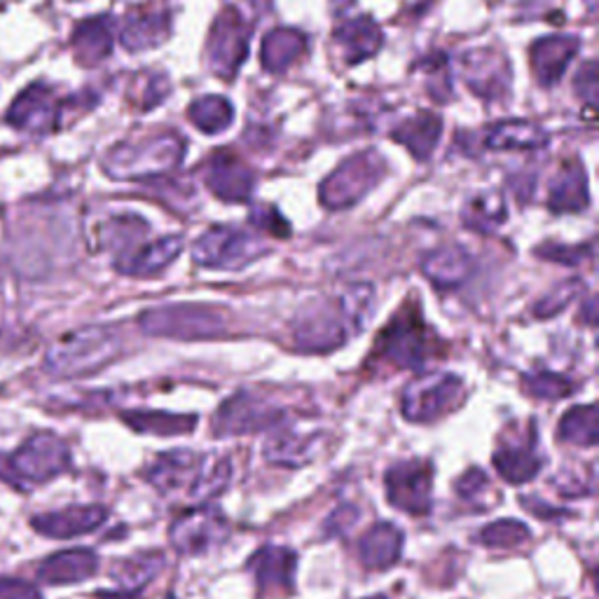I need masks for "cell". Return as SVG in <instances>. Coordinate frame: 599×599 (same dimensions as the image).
<instances>
[{
    "instance_id": "obj_19",
    "label": "cell",
    "mask_w": 599,
    "mask_h": 599,
    "mask_svg": "<svg viewBox=\"0 0 599 599\" xmlns=\"http://www.w3.org/2000/svg\"><path fill=\"white\" fill-rule=\"evenodd\" d=\"M579 38L573 35H548L534 42L529 52L534 78L539 80L541 88H552L565 75L567 67L579 54Z\"/></svg>"
},
{
    "instance_id": "obj_17",
    "label": "cell",
    "mask_w": 599,
    "mask_h": 599,
    "mask_svg": "<svg viewBox=\"0 0 599 599\" xmlns=\"http://www.w3.org/2000/svg\"><path fill=\"white\" fill-rule=\"evenodd\" d=\"M248 567L263 597H280L293 592L297 560L288 548L265 546L253 555Z\"/></svg>"
},
{
    "instance_id": "obj_23",
    "label": "cell",
    "mask_w": 599,
    "mask_h": 599,
    "mask_svg": "<svg viewBox=\"0 0 599 599\" xmlns=\"http://www.w3.org/2000/svg\"><path fill=\"white\" fill-rule=\"evenodd\" d=\"M73 54L82 67H97L113 52V19L111 17H92L78 24L71 38Z\"/></svg>"
},
{
    "instance_id": "obj_29",
    "label": "cell",
    "mask_w": 599,
    "mask_h": 599,
    "mask_svg": "<svg viewBox=\"0 0 599 599\" xmlns=\"http://www.w3.org/2000/svg\"><path fill=\"white\" fill-rule=\"evenodd\" d=\"M440 134H443V122L438 115L429 113V111H422L417 115H413L410 120H405L403 124H398L394 130V139L410 150V153L415 155V160L419 162H426L432 155L434 150L440 141Z\"/></svg>"
},
{
    "instance_id": "obj_1",
    "label": "cell",
    "mask_w": 599,
    "mask_h": 599,
    "mask_svg": "<svg viewBox=\"0 0 599 599\" xmlns=\"http://www.w3.org/2000/svg\"><path fill=\"white\" fill-rule=\"evenodd\" d=\"M148 478L160 491H164V495L185 489L187 501L200 506L213 497H219L225 489L230 478V464L225 457L174 449V453H164L155 459V464L150 466Z\"/></svg>"
},
{
    "instance_id": "obj_28",
    "label": "cell",
    "mask_w": 599,
    "mask_h": 599,
    "mask_svg": "<svg viewBox=\"0 0 599 599\" xmlns=\"http://www.w3.org/2000/svg\"><path fill=\"white\" fill-rule=\"evenodd\" d=\"M335 40L347 63H361L379 50L382 29L370 17H354L335 29Z\"/></svg>"
},
{
    "instance_id": "obj_35",
    "label": "cell",
    "mask_w": 599,
    "mask_h": 599,
    "mask_svg": "<svg viewBox=\"0 0 599 599\" xmlns=\"http://www.w3.org/2000/svg\"><path fill=\"white\" fill-rule=\"evenodd\" d=\"M506 221V204L499 192H485L480 197H474L464 209V223L470 230L491 232Z\"/></svg>"
},
{
    "instance_id": "obj_32",
    "label": "cell",
    "mask_w": 599,
    "mask_h": 599,
    "mask_svg": "<svg viewBox=\"0 0 599 599\" xmlns=\"http://www.w3.org/2000/svg\"><path fill=\"white\" fill-rule=\"evenodd\" d=\"M318 447V434L316 432H305L300 434L297 426H288V429L280 432L270 438L265 445V455L274 464L284 466H303L312 461L314 453Z\"/></svg>"
},
{
    "instance_id": "obj_42",
    "label": "cell",
    "mask_w": 599,
    "mask_h": 599,
    "mask_svg": "<svg viewBox=\"0 0 599 599\" xmlns=\"http://www.w3.org/2000/svg\"><path fill=\"white\" fill-rule=\"evenodd\" d=\"M529 539V529L518 520H499L483 529L480 541L485 546L506 548V546H520Z\"/></svg>"
},
{
    "instance_id": "obj_14",
    "label": "cell",
    "mask_w": 599,
    "mask_h": 599,
    "mask_svg": "<svg viewBox=\"0 0 599 599\" xmlns=\"http://www.w3.org/2000/svg\"><path fill=\"white\" fill-rule=\"evenodd\" d=\"M227 534V520L219 508L195 506L171 527V544L185 555H200L213 544H221Z\"/></svg>"
},
{
    "instance_id": "obj_3",
    "label": "cell",
    "mask_w": 599,
    "mask_h": 599,
    "mask_svg": "<svg viewBox=\"0 0 599 599\" xmlns=\"http://www.w3.org/2000/svg\"><path fill=\"white\" fill-rule=\"evenodd\" d=\"M122 342L113 328L92 326L61 337L45 356V370L54 377H84L120 356Z\"/></svg>"
},
{
    "instance_id": "obj_41",
    "label": "cell",
    "mask_w": 599,
    "mask_h": 599,
    "mask_svg": "<svg viewBox=\"0 0 599 599\" xmlns=\"http://www.w3.org/2000/svg\"><path fill=\"white\" fill-rule=\"evenodd\" d=\"M525 389L537 396V398H546V400H558L565 396H571L573 384L555 373H537V375H527L525 377Z\"/></svg>"
},
{
    "instance_id": "obj_27",
    "label": "cell",
    "mask_w": 599,
    "mask_h": 599,
    "mask_svg": "<svg viewBox=\"0 0 599 599\" xmlns=\"http://www.w3.org/2000/svg\"><path fill=\"white\" fill-rule=\"evenodd\" d=\"M99 569V560L92 550H63L52 555L45 562L38 567V579L52 583V586H61V583H78L90 579L94 576V571Z\"/></svg>"
},
{
    "instance_id": "obj_12",
    "label": "cell",
    "mask_w": 599,
    "mask_h": 599,
    "mask_svg": "<svg viewBox=\"0 0 599 599\" xmlns=\"http://www.w3.org/2000/svg\"><path fill=\"white\" fill-rule=\"evenodd\" d=\"M349 324L339 305L316 303L297 316L293 337L297 349L303 352H331L339 345H345L349 337Z\"/></svg>"
},
{
    "instance_id": "obj_33",
    "label": "cell",
    "mask_w": 599,
    "mask_h": 599,
    "mask_svg": "<svg viewBox=\"0 0 599 599\" xmlns=\"http://www.w3.org/2000/svg\"><path fill=\"white\" fill-rule=\"evenodd\" d=\"M307 48L305 33L297 29H274L265 35L261 48V63L270 73H282L303 57Z\"/></svg>"
},
{
    "instance_id": "obj_4",
    "label": "cell",
    "mask_w": 599,
    "mask_h": 599,
    "mask_svg": "<svg viewBox=\"0 0 599 599\" xmlns=\"http://www.w3.org/2000/svg\"><path fill=\"white\" fill-rule=\"evenodd\" d=\"M436 354V335L417 307H405L377 337L373 356L394 368H422Z\"/></svg>"
},
{
    "instance_id": "obj_37",
    "label": "cell",
    "mask_w": 599,
    "mask_h": 599,
    "mask_svg": "<svg viewBox=\"0 0 599 599\" xmlns=\"http://www.w3.org/2000/svg\"><path fill=\"white\" fill-rule=\"evenodd\" d=\"M562 443L581 445V447H595L597 445V410L595 405H583V408L569 410L558 432Z\"/></svg>"
},
{
    "instance_id": "obj_7",
    "label": "cell",
    "mask_w": 599,
    "mask_h": 599,
    "mask_svg": "<svg viewBox=\"0 0 599 599\" xmlns=\"http://www.w3.org/2000/svg\"><path fill=\"white\" fill-rule=\"evenodd\" d=\"M263 253H265L263 240L230 225L211 227L195 242V246H192V258H195V263L209 270H230V272L244 270L253 261H258Z\"/></svg>"
},
{
    "instance_id": "obj_8",
    "label": "cell",
    "mask_w": 599,
    "mask_h": 599,
    "mask_svg": "<svg viewBox=\"0 0 599 599\" xmlns=\"http://www.w3.org/2000/svg\"><path fill=\"white\" fill-rule=\"evenodd\" d=\"M466 396L464 382L449 373L424 375L403 394V415L410 422L426 424L457 410Z\"/></svg>"
},
{
    "instance_id": "obj_10",
    "label": "cell",
    "mask_w": 599,
    "mask_h": 599,
    "mask_svg": "<svg viewBox=\"0 0 599 599\" xmlns=\"http://www.w3.org/2000/svg\"><path fill=\"white\" fill-rule=\"evenodd\" d=\"M251 27L244 14L234 8H225L213 21L206 40V61L211 71L223 80L237 75L240 67L248 54Z\"/></svg>"
},
{
    "instance_id": "obj_13",
    "label": "cell",
    "mask_w": 599,
    "mask_h": 599,
    "mask_svg": "<svg viewBox=\"0 0 599 599\" xmlns=\"http://www.w3.org/2000/svg\"><path fill=\"white\" fill-rule=\"evenodd\" d=\"M432 478L434 468L426 461L392 466L387 474L389 501L410 516H426L432 510Z\"/></svg>"
},
{
    "instance_id": "obj_36",
    "label": "cell",
    "mask_w": 599,
    "mask_h": 599,
    "mask_svg": "<svg viewBox=\"0 0 599 599\" xmlns=\"http://www.w3.org/2000/svg\"><path fill=\"white\" fill-rule=\"evenodd\" d=\"M187 115L197 130L206 134H219L225 130V126H230L234 111H232V103L223 97H204L190 105Z\"/></svg>"
},
{
    "instance_id": "obj_46",
    "label": "cell",
    "mask_w": 599,
    "mask_h": 599,
    "mask_svg": "<svg viewBox=\"0 0 599 599\" xmlns=\"http://www.w3.org/2000/svg\"><path fill=\"white\" fill-rule=\"evenodd\" d=\"M576 94H579L588 105H597V94H599V78H597V63L588 61L586 67H581L579 75L573 80Z\"/></svg>"
},
{
    "instance_id": "obj_38",
    "label": "cell",
    "mask_w": 599,
    "mask_h": 599,
    "mask_svg": "<svg viewBox=\"0 0 599 599\" xmlns=\"http://www.w3.org/2000/svg\"><path fill=\"white\" fill-rule=\"evenodd\" d=\"M337 305L342 314H345L349 328L358 333L368 326V321L373 316L375 291L370 284H356L337 297Z\"/></svg>"
},
{
    "instance_id": "obj_47",
    "label": "cell",
    "mask_w": 599,
    "mask_h": 599,
    "mask_svg": "<svg viewBox=\"0 0 599 599\" xmlns=\"http://www.w3.org/2000/svg\"><path fill=\"white\" fill-rule=\"evenodd\" d=\"M0 599H42V595L27 581L0 579Z\"/></svg>"
},
{
    "instance_id": "obj_6",
    "label": "cell",
    "mask_w": 599,
    "mask_h": 599,
    "mask_svg": "<svg viewBox=\"0 0 599 599\" xmlns=\"http://www.w3.org/2000/svg\"><path fill=\"white\" fill-rule=\"evenodd\" d=\"M382 174L384 160L375 150H363V153L342 162L333 174L321 183L318 200L333 211L349 209L368 195L375 183L382 179Z\"/></svg>"
},
{
    "instance_id": "obj_45",
    "label": "cell",
    "mask_w": 599,
    "mask_h": 599,
    "mask_svg": "<svg viewBox=\"0 0 599 599\" xmlns=\"http://www.w3.org/2000/svg\"><path fill=\"white\" fill-rule=\"evenodd\" d=\"M539 255L552 263L562 265H581L583 261L592 258V246H560V244H546L539 248Z\"/></svg>"
},
{
    "instance_id": "obj_44",
    "label": "cell",
    "mask_w": 599,
    "mask_h": 599,
    "mask_svg": "<svg viewBox=\"0 0 599 599\" xmlns=\"http://www.w3.org/2000/svg\"><path fill=\"white\" fill-rule=\"evenodd\" d=\"M489 478L483 474L480 468H470L466 470V474L459 478L457 483V491H459V497L468 504H478V508H489Z\"/></svg>"
},
{
    "instance_id": "obj_34",
    "label": "cell",
    "mask_w": 599,
    "mask_h": 599,
    "mask_svg": "<svg viewBox=\"0 0 599 599\" xmlns=\"http://www.w3.org/2000/svg\"><path fill=\"white\" fill-rule=\"evenodd\" d=\"M124 422L132 429L141 434H160V436H176V434H190L195 429L197 417L187 415H166V413H130L122 415Z\"/></svg>"
},
{
    "instance_id": "obj_30",
    "label": "cell",
    "mask_w": 599,
    "mask_h": 599,
    "mask_svg": "<svg viewBox=\"0 0 599 599\" xmlns=\"http://www.w3.org/2000/svg\"><path fill=\"white\" fill-rule=\"evenodd\" d=\"M403 548V534L389 525L382 522L370 527L358 541V558L368 569H387L392 567Z\"/></svg>"
},
{
    "instance_id": "obj_20",
    "label": "cell",
    "mask_w": 599,
    "mask_h": 599,
    "mask_svg": "<svg viewBox=\"0 0 599 599\" xmlns=\"http://www.w3.org/2000/svg\"><path fill=\"white\" fill-rule=\"evenodd\" d=\"M206 187L225 202H244L251 197L255 179L244 160L234 155H216L206 164Z\"/></svg>"
},
{
    "instance_id": "obj_5",
    "label": "cell",
    "mask_w": 599,
    "mask_h": 599,
    "mask_svg": "<svg viewBox=\"0 0 599 599\" xmlns=\"http://www.w3.org/2000/svg\"><path fill=\"white\" fill-rule=\"evenodd\" d=\"M143 333L174 339H213L227 333V318L219 309L202 305H174L141 314Z\"/></svg>"
},
{
    "instance_id": "obj_31",
    "label": "cell",
    "mask_w": 599,
    "mask_h": 599,
    "mask_svg": "<svg viewBox=\"0 0 599 599\" xmlns=\"http://www.w3.org/2000/svg\"><path fill=\"white\" fill-rule=\"evenodd\" d=\"M483 143L489 150H537L548 143V134L544 126L534 122L510 120L489 126Z\"/></svg>"
},
{
    "instance_id": "obj_39",
    "label": "cell",
    "mask_w": 599,
    "mask_h": 599,
    "mask_svg": "<svg viewBox=\"0 0 599 599\" xmlns=\"http://www.w3.org/2000/svg\"><path fill=\"white\" fill-rule=\"evenodd\" d=\"M148 232V223L139 216H118L101 227L103 246L111 248H130L136 242H141Z\"/></svg>"
},
{
    "instance_id": "obj_11",
    "label": "cell",
    "mask_w": 599,
    "mask_h": 599,
    "mask_svg": "<svg viewBox=\"0 0 599 599\" xmlns=\"http://www.w3.org/2000/svg\"><path fill=\"white\" fill-rule=\"evenodd\" d=\"M284 419L280 405L261 394L242 392L232 396L213 419L216 436H234V434H255L263 429H272Z\"/></svg>"
},
{
    "instance_id": "obj_9",
    "label": "cell",
    "mask_w": 599,
    "mask_h": 599,
    "mask_svg": "<svg viewBox=\"0 0 599 599\" xmlns=\"http://www.w3.org/2000/svg\"><path fill=\"white\" fill-rule=\"evenodd\" d=\"M71 453L67 443L54 434H35L8 459L14 483H48L69 468Z\"/></svg>"
},
{
    "instance_id": "obj_16",
    "label": "cell",
    "mask_w": 599,
    "mask_h": 599,
    "mask_svg": "<svg viewBox=\"0 0 599 599\" xmlns=\"http://www.w3.org/2000/svg\"><path fill=\"white\" fill-rule=\"evenodd\" d=\"M464 78L478 97L487 101L504 99L510 90L508 59L497 50H470L464 57Z\"/></svg>"
},
{
    "instance_id": "obj_48",
    "label": "cell",
    "mask_w": 599,
    "mask_h": 599,
    "mask_svg": "<svg viewBox=\"0 0 599 599\" xmlns=\"http://www.w3.org/2000/svg\"><path fill=\"white\" fill-rule=\"evenodd\" d=\"M370 599H384V597H370Z\"/></svg>"
},
{
    "instance_id": "obj_15",
    "label": "cell",
    "mask_w": 599,
    "mask_h": 599,
    "mask_svg": "<svg viewBox=\"0 0 599 599\" xmlns=\"http://www.w3.org/2000/svg\"><path fill=\"white\" fill-rule=\"evenodd\" d=\"M61 118V103L48 84H31L21 92L8 111V122L14 130L31 132V134H48L52 132Z\"/></svg>"
},
{
    "instance_id": "obj_24",
    "label": "cell",
    "mask_w": 599,
    "mask_h": 599,
    "mask_svg": "<svg viewBox=\"0 0 599 599\" xmlns=\"http://www.w3.org/2000/svg\"><path fill=\"white\" fill-rule=\"evenodd\" d=\"M588 179L586 169L579 162H567L558 176L550 181L548 187V206L555 213H579L588 209Z\"/></svg>"
},
{
    "instance_id": "obj_40",
    "label": "cell",
    "mask_w": 599,
    "mask_h": 599,
    "mask_svg": "<svg viewBox=\"0 0 599 599\" xmlns=\"http://www.w3.org/2000/svg\"><path fill=\"white\" fill-rule=\"evenodd\" d=\"M162 562H164V558H162V555H158V552L143 555V558H136V560H130V562L120 565L115 569V576H118V581H120V586L124 590H139L150 579H155V576L162 569Z\"/></svg>"
},
{
    "instance_id": "obj_25",
    "label": "cell",
    "mask_w": 599,
    "mask_h": 599,
    "mask_svg": "<svg viewBox=\"0 0 599 599\" xmlns=\"http://www.w3.org/2000/svg\"><path fill=\"white\" fill-rule=\"evenodd\" d=\"M470 270H474V263H470V255L461 246H443L429 253L422 263V272L426 280H429L436 288H457L461 286Z\"/></svg>"
},
{
    "instance_id": "obj_22",
    "label": "cell",
    "mask_w": 599,
    "mask_h": 599,
    "mask_svg": "<svg viewBox=\"0 0 599 599\" xmlns=\"http://www.w3.org/2000/svg\"><path fill=\"white\" fill-rule=\"evenodd\" d=\"M544 459L537 449V432L534 426L529 429L527 438L520 440H506V445H499L495 453V466L499 476L510 485L529 483L539 474Z\"/></svg>"
},
{
    "instance_id": "obj_21",
    "label": "cell",
    "mask_w": 599,
    "mask_h": 599,
    "mask_svg": "<svg viewBox=\"0 0 599 599\" xmlns=\"http://www.w3.org/2000/svg\"><path fill=\"white\" fill-rule=\"evenodd\" d=\"M105 516H109V510L101 506H71L54 512H42V516H35L31 520V525L42 537L75 539L97 529L105 520Z\"/></svg>"
},
{
    "instance_id": "obj_18",
    "label": "cell",
    "mask_w": 599,
    "mask_h": 599,
    "mask_svg": "<svg viewBox=\"0 0 599 599\" xmlns=\"http://www.w3.org/2000/svg\"><path fill=\"white\" fill-rule=\"evenodd\" d=\"M171 33V14L164 8L141 6L126 12L122 21L120 40L130 52L158 48Z\"/></svg>"
},
{
    "instance_id": "obj_2",
    "label": "cell",
    "mask_w": 599,
    "mask_h": 599,
    "mask_svg": "<svg viewBox=\"0 0 599 599\" xmlns=\"http://www.w3.org/2000/svg\"><path fill=\"white\" fill-rule=\"evenodd\" d=\"M185 155L179 134H160L145 141H124L109 150L103 171L115 181H150L174 171Z\"/></svg>"
},
{
    "instance_id": "obj_43",
    "label": "cell",
    "mask_w": 599,
    "mask_h": 599,
    "mask_svg": "<svg viewBox=\"0 0 599 599\" xmlns=\"http://www.w3.org/2000/svg\"><path fill=\"white\" fill-rule=\"evenodd\" d=\"M581 288H583V284L579 280H569L565 284H560L558 288H552L537 307H534V314H537L539 318H550L555 314H560L567 305L573 303L576 295L581 293Z\"/></svg>"
},
{
    "instance_id": "obj_26",
    "label": "cell",
    "mask_w": 599,
    "mask_h": 599,
    "mask_svg": "<svg viewBox=\"0 0 599 599\" xmlns=\"http://www.w3.org/2000/svg\"><path fill=\"white\" fill-rule=\"evenodd\" d=\"M185 240L183 237H162L153 244L141 246L132 253L122 255L118 258V270L124 274H134V276H150V274H160L166 270L171 263L179 258V253L183 251Z\"/></svg>"
}]
</instances>
